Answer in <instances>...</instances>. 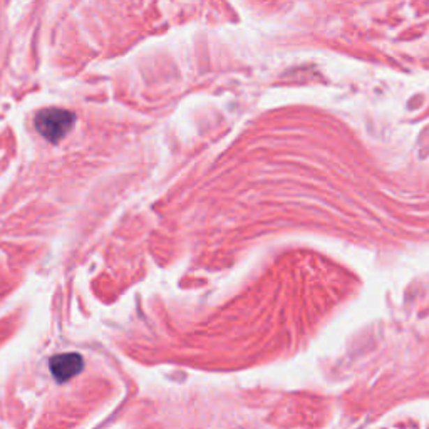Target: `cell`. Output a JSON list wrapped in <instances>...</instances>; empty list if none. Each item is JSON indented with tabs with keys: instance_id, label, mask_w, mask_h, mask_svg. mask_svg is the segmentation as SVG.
<instances>
[{
	"instance_id": "obj_1",
	"label": "cell",
	"mask_w": 429,
	"mask_h": 429,
	"mask_svg": "<svg viewBox=\"0 0 429 429\" xmlns=\"http://www.w3.org/2000/svg\"><path fill=\"white\" fill-rule=\"evenodd\" d=\"M76 123L74 112L68 110H59V107H47L36 116V129L44 140L51 143H59Z\"/></svg>"
},
{
	"instance_id": "obj_2",
	"label": "cell",
	"mask_w": 429,
	"mask_h": 429,
	"mask_svg": "<svg viewBox=\"0 0 429 429\" xmlns=\"http://www.w3.org/2000/svg\"><path fill=\"white\" fill-rule=\"evenodd\" d=\"M49 369H51L54 379L62 384V382H68L69 379L77 376L84 369V359L77 352L59 354V356H54L49 362Z\"/></svg>"
}]
</instances>
